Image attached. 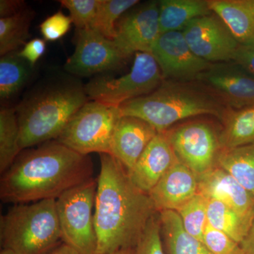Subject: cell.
Here are the masks:
<instances>
[{
	"instance_id": "cell-24",
	"label": "cell",
	"mask_w": 254,
	"mask_h": 254,
	"mask_svg": "<svg viewBox=\"0 0 254 254\" xmlns=\"http://www.w3.org/2000/svg\"><path fill=\"white\" fill-rule=\"evenodd\" d=\"M217 165L231 174L254 197V144L222 150Z\"/></svg>"
},
{
	"instance_id": "cell-29",
	"label": "cell",
	"mask_w": 254,
	"mask_h": 254,
	"mask_svg": "<svg viewBox=\"0 0 254 254\" xmlns=\"http://www.w3.org/2000/svg\"><path fill=\"white\" fill-rule=\"evenodd\" d=\"M207 204L208 200L198 193L176 211L185 231L202 242L208 225Z\"/></svg>"
},
{
	"instance_id": "cell-17",
	"label": "cell",
	"mask_w": 254,
	"mask_h": 254,
	"mask_svg": "<svg viewBox=\"0 0 254 254\" xmlns=\"http://www.w3.org/2000/svg\"><path fill=\"white\" fill-rule=\"evenodd\" d=\"M177 160L165 132H158L128 171V176L139 190L149 193Z\"/></svg>"
},
{
	"instance_id": "cell-20",
	"label": "cell",
	"mask_w": 254,
	"mask_h": 254,
	"mask_svg": "<svg viewBox=\"0 0 254 254\" xmlns=\"http://www.w3.org/2000/svg\"><path fill=\"white\" fill-rule=\"evenodd\" d=\"M220 143L222 150L254 144V104L242 108L227 107L222 115Z\"/></svg>"
},
{
	"instance_id": "cell-7",
	"label": "cell",
	"mask_w": 254,
	"mask_h": 254,
	"mask_svg": "<svg viewBox=\"0 0 254 254\" xmlns=\"http://www.w3.org/2000/svg\"><path fill=\"white\" fill-rule=\"evenodd\" d=\"M120 117L119 108L95 100L88 101L56 140L80 154H110L114 130Z\"/></svg>"
},
{
	"instance_id": "cell-13",
	"label": "cell",
	"mask_w": 254,
	"mask_h": 254,
	"mask_svg": "<svg viewBox=\"0 0 254 254\" xmlns=\"http://www.w3.org/2000/svg\"><path fill=\"white\" fill-rule=\"evenodd\" d=\"M139 4L123 14L116 24L113 41L127 58L138 53H150L160 35L158 1Z\"/></svg>"
},
{
	"instance_id": "cell-12",
	"label": "cell",
	"mask_w": 254,
	"mask_h": 254,
	"mask_svg": "<svg viewBox=\"0 0 254 254\" xmlns=\"http://www.w3.org/2000/svg\"><path fill=\"white\" fill-rule=\"evenodd\" d=\"M150 54L158 63L164 81H196L211 64L193 53L182 31L160 34Z\"/></svg>"
},
{
	"instance_id": "cell-34",
	"label": "cell",
	"mask_w": 254,
	"mask_h": 254,
	"mask_svg": "<svg viewBox=\"0 0 254 254\" xmlns=\"http://www.w3.org/2000/svg\"><path fill=\"white\" fill-rule=\"evenodd\" d=\"M46 41L41 38H33L23 46L21 51L18 52V56L26 60L33 67L37 62L46 53Z\"/></svg>"
},
{
	"instance_id": "cell-16",
	"label": "cell",
	"mask_w": 254,
	"mask_h": 254,
	"mask_svg": "<svg viewBox=\"0 0 254 254\" xmlns=\"http://www.w3.org/2000/svg\"><path fill=\"white\" fill-rule=\"evenodd\" d=\"M198 176L178 159L148 194L158 213L177 211L198 193Z\"/></svg>"
},
{
	"instance_id": "cell-8",
	"label": "cell",
	"mask_w": 254,
	"mask_h": 254,
	"mask_svg": "<svg viewBox=\"0 0 254 254\" xmlns=\"http://www.w3.org/2000/svg\"><path fill=\"white\" fill-rule=\"evenodd\" d=\"M164 80L158 63L148 53L135 54L129 72L118 78L100 76L84 87L88 98L120 108L124 103L150 94Z\"/></svg>"
},
{
	"instance_id": "cell-26",
	"label": "cell",
	"mask_w": 254,
	"mask_h": 254,
	"mask_svg": "<svg viewBox=\"0 0 254 254\" xmlns=\"http://www.w3.org/2000/svg\"><path fill=\"white\" fill-rule=\"evenodd\" d=\"M22 151L20 145V130L14 108L0 111V173L8 170Z\"/></svg>"
},
{
	"instance_id": "cell-18",
	"label": "cell",
	"mask_w": 254,
	"mask_h": 254,
	"mask_svg": "<svg viewBox=\"0 0 254 254\" xmlns=\"http://www.w3.org/2000/svg\"><path fill=\"white\" fill-rule=\"evenodd\" d=\"M198 193L207 200L225 203L245 215L252 214L254 197L231 174L217 165L198 176Z\"/></svg>"
},
{
	"instance_id": "cell-32",
	"label": "cell",
	"mask_w": 254,
	"mask_h": 254,
	"mask_svg": "<svg viewBox=\"0 0 254 254\" xmlns=\"http://www.w3.org/2000/svg\"><path fill=\"white\" fill-rule=\"evenodd\" d=\"M203 243L213 254H244L240 244L208 224L203 235Z\"/></svg>"
},
{
	"instance_id": "cell-35",
	"label": "cell",
	"mask_w": 254,
	"mask_h": 254,
	"mask_svg": "<svg viewBox=\"0 0 254 254\" xmlns=\"http://www.w3.org/2000/svg\"><path fill=\"white\" fill-rule=\"evenodd\" d=\"M233 61L254 76V46H240Z\"/></svg>"
},
{
	"instance_id": "cell-9",
	"label": "cell",
	"mask_w": 254,
	"mask_h": 254,
	"mask_svg": "<svg viewBox=\"0 0 254 254\" xmlns=\"http://www.w3.org/2000/svg\"><path fill=\"white\" fill-rule=\"evenodd\" d=\"M165 132L177 158L197 175L217 166L222 152L220 131L204 120H192Z\"/></svg>"
},
{
	"instance_id": "cell-19",
	"label": "cell",
	"mask_w": 254,
	"mask_h": 254,
	"mask_svg": "<svg viewBox=\"0 0 254 254\" xmlns=\"http://www.w3.org/2000/svg\"><path fill=\"white\" fill-rule=\"evenodd\" d=\"M240 46H254V0H208Z\"/></svg>"
},
{
	"instance_id": "cell-14",
	"label": "cell",
	"mask_w": 254,
	"mask_h": 254,
	"mask_svg": "<svg viewBox=\"0 0 254 254\" xmlns=\"http://www.w3.org/2000/svg\"><path fill=\"white\" fill-rule=\"evenodd\" d=\"M196 81L227 107L239 108L254 104V76L235 62L211 64Z\"/></svg>"
},
{
	"instance_id": "cell-30",
	"label": "cell",
	"mask_w": 254,
	"mask_h": 254,
	"mask_svg": "<svg viewBox=\"0 0 254 254\" xmlns=\"http://www.w3.org/2000/svg\"><path fill=\"white\" fill-rule=\"evenodd\" d=\"M60 3L68 9L78 29H84L91 26L101 0H60Z\"/></svg>"
},
{
	"instance_id": "cell-33",
	"label": "cell",
	"mask_w": 254,
	"mask_h": 254,
	"mask_svg": "<svg viewBox=\"0 0 254 254\" xmlns=\"http://www.w3.org/2000/svg\"><path fill=\"white\" fill-rule=\"evenodd\" d=\"M71 23L70 16L59 11L47 18L40 26V30L45 41H58L68 33Z\"/></svg>"
},
{
	"instance_id": "cell-4",
	"label": "cell",
	"mask_w": 254,
	"mask_h": 254,
	"mask_svg": "<svg viewBox=\"0 0 254 254\" xmlns=\"http://www.w3.org/2000/svg\"><path fill=\"white\" fill-rule=\"evenodd\" d=\"M88 98L84 87L62 84L23 100L16 108L21 149L56 140Z\"/></svg>"
},
{
	"instance_id": "cell-2",
	"label": "cell",
	"mask_w": 254,
	"mask_h": 254,
	"mask_svg": "<svg viewBox=\"0 0 254 254\" xmlns=\"http://www.w3.org/2000/svg\"><path fill=\"white\" fill-rule=\"evenodd\" d=\"M93 164L57 140L23 150L1 174L0 198L4 203L57 199L66 190L93 179Z\"/></svg>"
},
{
	"instance_id": "cell-23",
	"label": "cell",
	"mask_w": 254,
	"mask_h": 254,
	"mask_svg": "<svg viewBox=\"0 0 254 254\" xmlns=\"http://www.w3.org/2000/svg\"><path fill=\"white\" fill-rule=\"evenodd\" d=\"M207 216L209 225L226 234L240 245L247 236L252 220V213H241L222 202L212 199L208 200Z\"/></svg>"
},
{
	"instance_id": "cell-36",
	"label": "cell",
	"mask_w": 254,
	"mask_h": 254,
	"mask_svg": "<svg viewBox=\"0 0 254 254\" xmlns=\"http://www.w3.org/2000/svg\"><path fill=\"white\" fill-rule=\"evenodd\" d=\"M26 3L21 0H1L0 18L14 16L26 9Z\"/></svg>"
},
{
	"instance_id": "cell-40",
	"label": "cell",
	"mask_w": 254,
	"mask_h": 254,
	"mask_svg": "<svg viewBox=\"0 0 254 254\" xmlns=\"http://www.w3.org/2000/svg\"><path fill=\"white\" fill-rule=\"evenodd\" d=\"M0 254H18L16 252L13 250H9V249H3L0 252Z\"/></svg>"
},
{
	"instance_id": "cell-1",
	"label": "cell",
	"mask_w": 254,
	"mask_h": 254,
	"mask_svg": "<svg viewBox=\"0 0 254 254\" xmlns=\"http://www.w3.org/2000/svg\"><path fill=\"white\" fill-rule=\"evenodd\" d=\"M100 155L94 207L95 254L133 250L158 211L149 194L132 182L123 164L112 155Z\"/></svg>"
},
{
	"instance_id": "cell-27",
	"label": "cell",
	"mask_w": 254,
	"mask_h": 254,
	"mask_svg": "<svg viewBox=\"0 0 254 254\" xmlns=\"http://www.w3.org/2000/svg\"><path fill=\"white\" fill-rule=\"evenodd\" d=\"M34 13L26 8L10 17L0 18V55L16 52L26 44L30 37L29 28Z\"/></svg>"
},
{
	"instance_id": "cell-6",
	"label": "cell",
	"mask_w": 254,
	"mask_h": 254,
	"mask_svg": "<svg viewBox=\"0 0 254 254\" xmlns=\"http://www.w3.org/2000/svg\"><path fill=\"white\" fill-rule=\"evenodd\" d=\"M94 178L70 189L56 199L64 243L80 254H96L98 240L94 225Z\"/></svg>"
},
{
	"instance_id": "cell-10",
	"label": "cell",
	"mask_w": 254,
	"mask_h": 254,
	"mask_svg": "<svg viewBox=\"0 0 254 254\" xmlns=\"http://www.w3.org/2000/svg\"><path fill=\"white\" fill-rule=\"evenodd\" d=\"M182 33L193 53L210 64L233 61L240 46L214 13L192 20Z\"/></svg>"
},
{
	"instance_id": "cell-39",
	"label": "cell",
	"mask_w": 254,
	"mask_h": 254,
	"mask_svg": "<svg viewBox=\"0 0 254 254\" xmlns=\"http://www.w3.org/2000/svg\"><path fill=\"white\" fill-rule=\"evenodd\" d=\"M112 254H133V250L132 249H127V250H122L115 252Z\"/></svg>"
},
{
	"instance_id": "cell-25",
	"label": "cell",
	"mask_w": 254,
	"mask_h": 254,
	"mask_svg": "<svg viewBox=\"0 0 254 254\" xmlns=\"http://www.w3.org/2000/svg\"><path fill=\"white\" fill-rule=\"evenodd\" d=\"M31 65L12 52L0 59V98L10 100L22 89L30 77Z\"/></svg>"
},
{
	"instance_id": "cell-5",
	"label": "cell",
	"mask_w": 254,
	"mask_h": 254,
	"mask_svg": "<svg viewBox=\"0 0 254 254\" xmlns=\"http://www.w3.org/2000/svg\"><path fill=\"white\" fill-rule=\"evenodd\" d=\"M3 249L18 254H46L63 240L56 199L15 204L0 219Z\"/></svg>"
},
{
	"instance_id": "cell-21",
	"label": "cell",
	"mask_w": 254,
	"mask_h": 254,
	"mask_svg": "<svg viewBox=\"0 0 254 254\" xmlns=\"http://www.w3.org/2000/svg\"><path fill=\"white\" fill-rule=\"evenodd\" d=\"M158 3L160 34L182 31L192 20L213 13L208 0H160Z\"/></svg>"
},
{
	"instance_id": "cell-38",
	"label": "cell",
	"mask_w": 254,
	"mask_h": 254,
	"mask_svg": "<svg viewBox=\"0 0 254 254\" xmlns=\"http://www.w3.org/2000/svg\"><path fill=\"white\" fill-rule=\"evenodd\" d=\"M46 254H80L77 251L74 250L72 247H70L66 244L63 243V245H58L53 250L50 251Z\"/></svg>"
},
{
	"instance_id": "cell-28",
	"label": "cell",
	"mask_w": 254,
	"mask_h": 254,
	"mask_svg": "<svg viewBox=\"0 0 254 254\" xmlns=\"http://www.w3.org/2000/svg\"><path fill=\"white\" fill-rule=\"evenodd\" d=\"M139 3L138 0H101L90 28L113 41L119 19Z\"/></svg>"
},
{
	"instance_id": "cell-11",
	"label": "cell",
	"mask_w": 254,
	"mask_h": 254,
	"mask_svg": "<svg viewBox=\"0 0 254 254\" xmlns=\"http://www.w3.org/2000/svg\"><path fill=\"white\" fill-rule=\"evenodd\" d=\"M76 48L64 64L68 72L87 76L118 69L126 57L112 40L91 28L78 29Z\"/></svg>"
},
{
	"instance_id": "cell-3",
	"label": "cell",
	"mask_w": 254,
	"mask_h": 254,
	"mask_svg": "<svg viewBox=\"0 0 254 254\" xmlns=\"http://www.w3.org/2000/svg\"><path fill=\"white\" fill-rule=\"evenodd\" d=\"M227 106L197 81H163L150 94L124 103L122 116L144 120L158 132L168 130L187 119L210 115L221 120Z\"/></svg>"
},
{
	"instance_id": "cell-15",
	"label": "cell",
	"mask_w": 254,
	"mask_h": 254,
	"mask_svg": "<svg viewBox=\"0 0 254 254\" xmlns=\"http://www.w3.org/2000/svg\"><path fill=\"white\" fill-rule=\"evenodd\" d=\"M158 133L154 127L141 119L120 117L114 130L110 155L129 171Z\"/></svg>"
},
{
	"instance_id": "cell-22",
	"label": "cell",
	"mask_w": 254,
	"mask_h": 254,
	"mask_svg": "<svg viewBox=\"0 0 254 254\" xmlns=\"http://www.w3.org/2000/svg\"><path fill=\"white\" fill-rule=\"evenodd\" d=\"M161 230L163 232L168 254H213L201 241L187 233L177 212H159Z\"/></svg>"
},
{
	"instance_id": "cell-31",
	"label": "cell",
	"mask_w": 254,
	"mask_h": 254,
	"mask_svg": "<svg viewBox=\"0 0 254 254\" xmlns=\"http://www.w3.org/2000/svg\"><path fill=\"white\" fill-rule=\"evenodd\" d=\"M133 254H165L161 241V225L159 215L151 219L133 249Z\"/></svg>"
},
{
	"instance_id": "cell-37",
	"label": "cell",
	"mask_w": 254,
	"mask_h": 254,
	"mask_svg": "<svg viewBox=\"0 0 254 254\" xmlns=\"http://www.w3.org/2000/svg\"><path fill=\"white\" fill-rule=\"evenodd\" d=\"M244 254H254V207L252 212V220L250 230L244 240L241 242Z\"/></svg>"
}]
</instances>
